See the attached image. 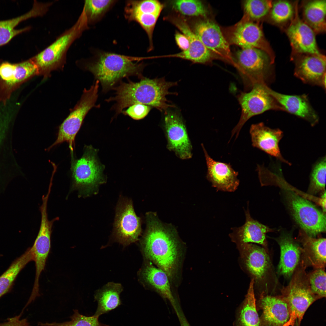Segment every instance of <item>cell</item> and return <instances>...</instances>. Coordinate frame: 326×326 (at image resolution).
<instances>
[{
  "label": "cell",
  "instance_id": "6da1fadb",
  "mask_svg": "<svg viewBox=\"0 0 326 326\" xmlns=\"http://www.w3.org/2000/svg\"><path fill=\"white\" fill-rule=\"evenodd\" d=\"M147 227L142 240L145 258L164 271L172 285L177 286L181 278L184 245L174 228L164 225L154 213L146 215Z\"/></svg>",
  "mask_w": 326,
  "mask_h": 326
},
{
  "label": "cell",
  "instance_id": "7a4b0ae2",
  "mask_svg": "<svg viewBox=\"0 0 326 326\" xmlns=\"http://www.w3.org/2000/svg\"><path fill=\"white\" fill-rule=\"evenodd\" d=\"M177 85V82L167 81L164 78L153 79L142 78L138 82H121L113 88L115 92L114 96L106 101L115 102L113 108L117 114L137 104L154 107L165 113L169 108L174 107L169 104L166 96L176 94L170 92L169 89Z\"/></svg>",
  "mask_w": 326,
  "mask_h": 326
},
{
  "label": "cell",
  "instance_id": "3957f363",
  "mask_svg": "<svg viewBox=\"0 0 326 326\" xmlns=\"http://www.w3.org/2000/svg\"><path fill=\"white\" fill-rule=\"evenodd\" d=\"M144 58L113 53H102L94 61L86 63L84 68L94 75L106 91L119 80L131 75H140L143 66L139 61Z\"/></svg>",
  "mask_w": 326,
  "mask_h": 326
},
{
  "label": "cell",
  "instance_id": "277c9868",
  "mask_svg": "<svg viewBox=\"0 0 326 326\" xmlns=\"http://www.w3.org/2000/svg\"><path fill=\"white\" fill-rule=\"evenodd\" d=\"M88 27L82 12L71 27L58 36L50 45L32 57L37 67L38 75L42 76L45 79L50 77L52 71L63 70L69 49Z\"/></svg>",
  "mask_w": 326,
  "mask_h": 326
},
{
  "label": "cell",
  "instance_id": "5b68a950",
  "mask_svg": "<svg viewBox=\"0 0 326 326\" xmlns=\"http://www.w3.org/2000/svg\"><path fill=\"white\" fill-rule=\"evenodd\" d=\"M246 89L257 84L267 85L273 78L274 62L264 51L255 48H241L233 59Z\"/></svg>",
  "mask_w": 326,
  "mask_h": 326
},
{
  "label": "cell",
  "instance_id": "8992f818",
  "mask_svg": "<svg viewBox=\"0 0 326 326\" xmlns=\"http://www.w3.org/2000/svg\"><path fill=\"white\" fill-rule=\"evenodd\" d=\"M99 81L96 82L88 89L85 88L81 97L69 114L59 127L57 138L46 150L65 142L69 144L71 154H74L76 136L88 111L95 105L97 100Z\"/></svg>",
  "mask_w": 326,
  "mask_h": 326
},
{
  "label": "cell",
  "instance_id": "52a82bcc",
  "mask_svg": "<svg viewBox=\"0 0 326 326\" xmlns=\"http://www.w3.org/2000/svg\"><path fill=\"white\" fill-rule=\"evenodd\" d=\"M97 149L91 145L85 146L82 156L75 159L71 155V171L72 187L85 193H90L104 181V166L97 157Z\"/></svg>",
  "mask_w": 326,
  "mask_h": 326
},
{
  "label": "cell",
  "instance_id": "ba28073f",
  "mask_svg": "<svg viewBox=\"0 0 326 326\" xmlns=\"http://www.w3.org/2000/svg\"><path fill=\"white\" fill-rule=\"evenodd\" d=\"M283 296L287 303L290 313L286 326H293L295 320L299 323L309 306L319 298L312 291L305 268L298 267L289 284L283 290Z\"/></svg>",
  "mask_w": 326,
  "mask_h": 326
},
{
  "label": "cell",
  "instance_id": "9c48e42d",
  "mask_svg": "<svg viewBox=\"0 0 326 326\" xmlns=\"http://www.w3.org/2000/svg\"><path fill=\"white\" fill-rule=\"evenodd\" d=\"M267 85L257 84L248 92H242L238 99L241 109L240 119L232 131L231 138L236 139L245 123L251 118L270 110L285 111L283 107L269 93Z\"/></svg>",
  "mask_w": 326,
  "mask_h": 326
},
{
  "label": "cell",
  "instance_id": "30bf717a",
  "mask_svg": "<svg viewBox=\"0 0 326 326\" xmlns=\"http://www.w3.org/2000/svg\"><path fill=\"white\" fill-rule=\"evenodd\" d=\"M288 202L296 222L308 236L314 237L326 231V216L311 203L291 191L287 194Z\"/></svg>",
  "mask_w": 326,
  "mask_h": 326
},
{
  "label": "cell",
  "instance_id": "8fae6325",
  "mask_svg": "<svg viewBox=\"0 0 326 326\" xmlns=\"http://www.w3.org/2000/svg\"><path fill=\"white\" fill-rule=\"evenodd\" d=\"M37 75V68L32 58L16 64L2 62L0 65V101L5 103L21 85Z\"/></svg>",
  "mask_w": 326,
  "mask_h": 326
},
{
  "label": "cell",
  "instance_id": "7c38bea8",
  "mask_svg": "<svg viewBox=\"0 0 326 326\" xmlns=\"http://www.w3.org/2000/svg\"><path fill=\"white\" fill-rule=\"evenodd\" d=\"M193 32L213 57L222 59L234 66L229 43L215 22L208 19L199 21L194 24Z\"/></svg>",
  "mask_w": 326,
  "mask_h": 326
},
{
  "label": "cell",
  "instance_id": "4fadbf2b",
  "mask_svg": "<svg viewBox=\"0 0 326 326\" xmlns=\"http://www.w3.org/2000/svg\"><path fill=\"white\" fill-rule=\"evenodd\" d=\"M165 127L168 140L167 148L182 159L190 158L192 146L182 118L176 112L165 113Z\"/></svg>",
  "mask_w": 326,
  "mask_h": 326
},
{
  "label": "cell",
  "instance_id": "5bb4252c",
  "mask_svg": "<svg viewBox=\"0 0 326 326\" xmlns=\"http://www.w3.org/2000/svg\"><path fill=\"white\" fill-rule=\"evenodd\" d=\"M116 240L124 245L137 241L141 232L140 218L136 215L130 200H124L119 203L114 224Z\"/></svg>",
  "mask_w": 326,
  "mask_h": 326
},
{
  "label": "cell",
  "instance_id": "9a60e30c",
  "mask_svg": "<svg viewBox=\"0 0 326 326\" xmlns=\"http://www.w3.org/2000/svg\"><path fill=\"white\" fill-rule=\"evenodd\" d=\"M229 36V42L242 48H255L266 53L274 62L275 56L259 25L248 20H242L233 28Z\"/></svg>",
  "mask_w": 326,
  "mask_h": 326
},
{
  "label": "cell",
  "instance_id": "2e32d148",
  "mask_svg": "<svg viewBox=\"0 0 326 326\" xmlns=\"http://www.w3.org/2000/svg\"><path fill=\"white\" fill-rule=\"evenodd\" d=\"M55 219L49 220L48 216H41L40 229L33 246L31 247L35 262L36 274L31 296L36 298L39 296V280L40 275L45 268L51 248L52 229Z\"/></svg>",
  "mask_w": 326,
  "mask_h": 326
},
{
  "label": "cell",
  "instance_id": "e0dca14e",
  "mask_svg": "<svg viewBox=\"0 0 326 326\" xmlns=\"http://www.w3.org/2000/svg\"><path fill=\"white\" fill-rule=\"evenodd\" d=\"M294 60V75L304 83L326 88V59L321 53L302 54Z\"/></svg>",
  "mask_w": 326,
  "mask_h": 326
},
{
  "label": "cell",
  "instance_id": "ac0fdd59",
  "mask_svg": "<svg viewBox=\"0 0 326 326\" xmlns=\"http://www.w3.org/2000/svg\"><path fill=\"white\" fill-rule=\"evenodd\" d=\"M294 17L286 30L292 49L299 54H321L317 44L315 33L299 17L297 6Z\"/></svg>",
  "mask_w": 326,
  "mask_h": 326
},
{
  "label": "cell",
  "instance_id": "d6986e66",
  "mask_svg": "<svg viewBox=\"0 0 326 326\" xmlns=\"http://www.w3.org/2000/svg\"><path fill=\"white\" fill-rule=\"evenodd\" d=\"M203 149L207 168L206 177L217 191H235L239 184L238 172L229 164L217 161L209 155L203 144Z\"/></svg>",
  "mask_w": 326,
  "mask_h": 326
},
{
  "label": "cell",
  "instance_id": "ffe728a7",
  "mask_svg": "<svg viewBox=\"0 0 326 326\" xmlns=\"http://www.w3.org/2000/svg\"><path fill=\"white\" fill-rule=\"evenodd\" d=\"M252 145L281 162L289 165L291 164L282 156L279 143L283 136V133L279 129H272L264 123L252 124L250 129Z\"/></svg>",
  "mask_w": 326,
  "mask_h": 326
},
{
  "label": "cell",
  "instance_id": "44dd1931",
  "mask_svg": "<svg viewBox=\"0 0 326 326\" xmlns=\"http://www.w3.org/2000/svg\"><path fill=\"white\" fill-rule=\"evenodd\" d=\"M168 19L187 37L190 42L189 47L187 50L169 55V56L185 59L195 63L205 64L210 62L213 58V55L190 29L186 21L177 17H171Z\"/></svg>",
  "mask_w": 326,
  "mask_h": 326
},
{
  "label": "cell",
  "instance_id": "7402d4cb",
  "mask_svg": "<svg viewBox=\"0 0 326 326\" xmlns=\"http://www.w3.org/2000/svg\"><path fill=\"white\" fill-rule=\"evenodd\" d=\"M268 90L285 111L305 120L312 126L318 123V116L306 95L285 94L274 91L269 87Z\"/></svg>",
  "mask_w": 326,
  "mask_h": 326
},
{
  "label": "cell",
  "instance_id": "603a6c76",
  "mask_svg": "<svg viewBox=\"0 0 326 326\" xmlns=\"http://www.w3.org/2000/svg\"><path fill=\"white\" fill-rule=\"evenodd\" d=\"M244 264L254 283L263 280L269 268L268 255L263 248L250 243L237 245Z\"/></svg>",
  "mask_w": 326,
  "mask_h": 326
},
{
  "label": "cell",
  "instance_id": "cb8c5ba5",
  "mask_svg": "<svg viewBox=\"0 0 326 326\" xmlns=\"http://www.w3.org/2000/svg\"><path fill=\"white\" fill-rule=\"evenodd\" d=\"M141 273V276L145 283L170 302L177 316L179 310L173 293L172 285L167 274L148 260Z\"/></svg>",
  "mask_w": 326,
  "mask_h": 326
},
{
  "label": "cell",
  "instance_id": "d4e9b609",
  "mask_svg": "<svg viewBox=\"0 0 326 326\" xmlns=\"http://www.w3.org/2000/svg\"><path fill=\"white\" fill-rule=\"evenodd\" d=\"M248 204V203L247 209L245 210V223L241 226L232 228V232L229 234V236L232 241L237 245L253 242L266 247V234L272 230L252 218L250 213Z\"/></svg>",
  "mask_w": 326,
  "mask_h": 326
},
{
  "label": "cell",
  "instance_id": "484cf974",
  "mask_svg": "<svg viewBox=\"0 0 326 326\" xmlns=\"http://www.w3.org/2000/svg\"><path fill=\"white\" fill-rule=\"evenodd\" d=\"M53 4L52 2L44 3L34 0L32 8L27 13L12 19L0 21V46L6 44L16 35L30 29L29 27L16 29L19 23L31 18L43 16Z\"/></svg>",
  "mask_w": 326,
  "mask_h": 326
},
{
  "label": "cell",
  "instance_id": "4316f807",
  "mask_svg": "<svg viewBox=\"0 0 326 326\" xmlns=\"http://www.w3.org/2000/svg\"><path fill=\"white\" fill-rule=\"evenodd\" d=\"M261 304L265 320L274 326H286L289 321L288 306L283 297L268 295L261 298Z\"/></svg>",
  "mask_w": 326,
  "mask_h": 326
},
{
  "label": "cell",
  "instance_id": "83f0119b",
  "mask_svg": "<svg viewBox=\"0 0 326 326\" xmlns=\"http://www.w3.org/2000/svg\"><path fill=\"white\" fill-rule=\"evenodd\" d=\"M277 241L280 249L278 273L288 278L292 275L299 264L302 249L289 235H283Z\"/></svg>",
  "mask_w": 326,
  "mask_h": 326
},
{
  "label": "cell",
  "instance_id": "f1b7e54d",
  "mask_svg": "<svg viewBox=\"0 0 326 326\" xmlns=\"http://www.w3.org/2000/svg\"><path fill=\"white\" fill-rule=\"evenodd\" d=\"M299 239L303 248L302 251L307 262L315 268H324L326 265V239L315 238L307 235L302 230Z\"/></svg>",
  "mask_w": 326,
  "mask_h": 326
},
{
  "label": "cell",
  "instance_id": "f546056e",
  "mask_svg": "<svg viewBox=\"0 0 326 326\" xmlns=\"http://www.w3.org/2000/svg\"><path fill=\"white\" fill-rule=\"evenodd\" d=\"M123 288L119 283H108L98 290L94 296L98 305L94 315L99 317L116 308L122 304L120 295Z\"/></svg>",
  "mask_w": 326,
  "mask_h": 326
},
{
  "label": "cell",
  "instance_id": "4dcf8cb0",
  "mask_svg": "<svg viewBox=\"0 0 326 326\" xmlns=\"http://www.w3.org/2000/svg\"><path fill=\"white\" fill-rule=\"evenodd\" d=\"M326 1H308L303 7V21L315 33H323L326 30Z\"/></svg>",
  "mask_w": 326,
  "mask_h": 326
},
{
  "label": "cell",
  "instance_id": "1f68e13d",
  "mask_svg": "<svg viewBox=\"0 0 326 326\" xmlns=\"http://www.w3.org/2000/svg\"><path fill=\"white\" fill-rule=\"evenodd\" d=\"M32 261H34V256L31 247L13 261L0 276V298L10 291L18 274Z\"/></svg>",
  "mask_w": 326,
  "mask_h": 326
},
{
  "label": "cell",
  "instance_id": "d6a6232c",
  "mask_svg": "<svg viewBox=\"0 0 326 326\" xmlns=\"http://www.w3.org/2000/svg\"><path fill=\"white\" fill-rule=\"evenodd\" d=\"M254 281L251 279L248 292L240 312L241 326H260V321L257 311L254 292Z\"/></svg>",
  "mask_w": 326,
  "mask_h": 326
},
{
  "label": "cell",
  "instance_id": "836d02e7",
  "mask_svg": "<svg viewBox=\"0 0 326 326\" xmlns=\"http://www.w3.org/2000/svg\"><path fill=\"white\" fill-rule=\"evenodd\" d=\"M326 156L318 159L312 166L310 176L308 193L315 194L325 190L326 184Z\"/></svg>",
  "mask_w": 326,
  "mask_h": 326
},
{
  "label": "cell",
  "instance_id": "e575fe53",
  "mask_svg": "<svg viewBox=\"0 0 326 326\" xmlns=\"http://www.w3.org/2000/svg\"><path fill=\"white\" fill-rule=\"evenodd\" d=\"M173 8L181 14L190 16H206L208 11L203 3L197 0H178L171 2Z\"/></svg>",
  "mask_w": 326,
  "mask_h": 326
},
{
  "label": "cell",
  "instance_id": "d590c367",
  "mask_svg": "<svg viewBox=\"0 0 326 326\" xmlns=\"http://www.w3.org/2000/svg\"><path fill=\"white\" fill-rule=\"evenodd\" d=\"M114 1L109 0L85 1L82 11L88 25L103 14Z\"/></svg>",
  "mask_w": 326,
  "mask_h": 326
},
{
  "label": "cell",
  "instance_id": "8d00e7d4",
  "mask_svg": "<svg viewBox=\"0 0 326 326\" xmlns=\"http://www.w3.org/2000/svg\"><path fill=\"white\" fill-rule=\"evenodd\" d=\"M163 7L160 2L155 0L129 1L126 3L125 14L140 13L159 15Z\"/></svg>",
  "mask_w": 326,
  "mask_h": 326
},
{
  "label": "cell",
  "instance_id": "74e56055",
  "mask_svg": "<svg viewBox=\"0 0 326 326\" xmlns=\"http://www.w3.org/2000/svg\"><path fill=\"white\" fill-rule=\"evenodd\" d=\"M272 1L268 0L245 1L243 6L245 14L251 20L260 19L270 13Z\"/></svg>",
  "mask_w": 326,
  "mask_h": 326
},
{
  "label": "cell",
  "instance_id": "f35d334b",
  "mask_svg": "<svg viewBox=\"0 0 326 326\" xmlns=\"http://www.w3.org/2000/svg\"><path fill=\"white\" fill-rule=\"evenodd\" d=\"M74 314L70 317L71 320L62 323H39L40 326H109L100 322L99 317L94 315L85 316L81 314L78 310H73Z\"/></svg>",
  "mask_w": 326,
  "mask_h": 326
},
{
  "label": "cell",
  "instance_id": "ab89813d",
  "mask_svg": "<svg viewBox=\"0 0 326 326\" xmlns=\"http://www.w3.org/2000/svg\"><path fill=\"white\" fill-rule=\"evenodd\" d=\"M270 17L276 23L281 24L292 19L294 14L293 5L287 1L279 0L272 3Z\"/></svg>",
  "mask_w": 326,
  "mask_h": 326
},
{
  "label": "cell",
  "instance_id": "60d3db41",
  "mask_svg": "<svg viewBox=\"0 0 326 326\" xmlns=\"http://www.w3.org/2000/svg\"><path fill=\"white\" fill-rule=\"evenodd\" d=\"M125 15V17L128 20L137 22L144 29L149 39L150 43L149 49H151L153 32L159 15L140 13H131Z\"/></svg>",
  "mask_w": 326,
  "mask_h": 326
},
{
  "label": "cell",
  "instance_id": "b9f144b4",
  "mask_svg": "<svg viewBox=\"0 0 326 326\" xmlns=\"http://www.w3.org/2000/svg\"><path fill=\"white\" fill-rule=\"evenodd\" d=\"M326 273L324 268H318L307 274L312 292L319 298L326 296Z\"/></svg>",
  "mask_w": 326,
  "mask_h": 326
},
{
  "label": "cell",
  "instance_id": "7bdbcfd3",
  "mask_svg": "<svg viewBox=\"0 0 326 326\" xmlns=\"http://www.w3.org/2000/svg\"><path fill=\"white\" fill-rule=\"evenodd\" d=\"M151 109V107L142 104H133L128 107L122 113L127 115L136 120H139L144 118L148 114Z\"/></svg>",
  "mask_w": 326,
  "mask_h": 326
},
{
  "label": "cell",
  "instance_id": "ee69618b",
  "mask_svg": "<svg viewBox=\"0 0 326 326\" xmlns=\"http://www.w3.org/2000/svg\"><path fill=\"white\" fill-rule=\"evenodd\" d=\"M20 315L8 318L7 321L0 324V326H30L27 319H20Z\"/></svg>",
  "mask_w": 326,
  "mask_h": 326
},
{
  "label": "cell",
  "instance_id": "f6af8a7d",
  "mask_svg": "<svg viewBox=\"0 0 326 326\" xmlns=\"http://www.w3.org/2000/svg\"><path fill=\"white\" fill-rule=\"evenodd\" d=\"M175 39L177 45L182 51H186L189 49V40L184 34L177 32L175 34Z\"/></svg>",
  "mask_w": 326,
  "mask_h": 326
},
{
  "label": "cell",
  "instance_id": "bcb514c9",
  "mask_svg": "<svg viewBox=\"0 0 326 326\" xmlns=\"http://www.w3.org/2000/svg\"><path fill=\"white\" fill-rule=\"evenodd\" d=\"M177 317L181 326H190L183 313L180 310L179 311V315Z\"/></svg>",
  "mask_w": 326,
  "mask_h": 326
},
{
  "label": "cell",
  "instance_id": "7dc6e473",
  "mask_svg": "<svg viewBox=\"0 0 326 326\" xmlns=\"http://www.w3.org/2000/svg\"><path fill=\"white\" fill-rule=\"evenodd\" d=\"M268 326H274L272 325H269Z\"/></svg>",
  "mask_w": 326,
  "mask_h": 326
},
{
  "label": "cell",
  "instance_id": "c3c4849f",
  "mask_svg": "<svg viewBox=\"0 0 326 326\" xmlns=\"http://www.w3.org/2000/svg\"><path fill=\"white\" fill-rule=\"evenodd\" d=\"M1 256V254H0V257Z\"/></svg>",
  "mask_w": 326,
  "mask_h": 326
}]
</instances>
